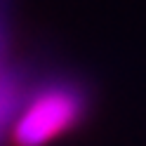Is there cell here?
Returning <instances> with one entry per match:
<instances>
[{"label": "cell", "mask_w": 146, "mask_h": 146, "mask_svg": "<svg viewBox=\"0 0 146 146\" xmlns=\"http://www.w3.org/2000/svg\"><path fill=\"white\" fill-rule=\"evenodd\" d=\"M19 104H21L19 83H17V73L10 64V57H7V38H5L3 21H0V134L5 130L10 132L12 118Z\"/></svg>", "instance_id": "cell-2"}, {"label": "cell", "mask_w": 146, "mask_h": 146, "mask_svg": "<svg viewBox=\"0 0 146 146\" xmlns=\"http://www.w3.org/2000/svg\"><path fill=\"white\" fill-rule=\"evenodd\" d=\"M87 113V97L71 80H52L19 104L10 125L14 146H47L73 132Z\"/></svg>", "instance_id": "cell-1"}]
</instances>
